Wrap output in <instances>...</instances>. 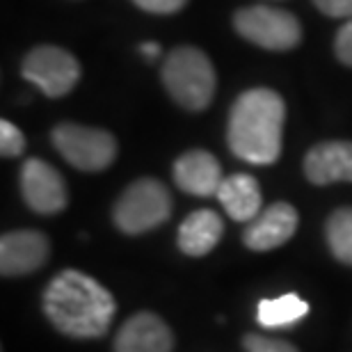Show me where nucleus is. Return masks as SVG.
Masks as SVG:
<instances>
[{"label": "nucleus", "instance_id": "13", "mask_svg": "<svg viewBox=\"0 0 352 352\" xmlns=\"http://www.w3.org/2000/svg\"><path fill=\"white\" fill-rule=\"evenodd\" d=\"M305 176L314 186L352 183V142L332 140L311 146L305 158Z\"/></svg>", "mask_w": 352, "mask_h": 352}, {"label": "nucleus", "instance_id": "12", "mask_svg": "<svg viewBox=\"0 0 352 352\" xmlns=\"http://www.w3.org/2000/svg\"><path fill=\"white\" fill-rule=\"evenodd\" d=\"M174 183L183 192L195 197H210L217 195L224 176L222 165L210 151L204 149H190L183 156L176 158L172 167Z\"/></svg>", "mask_w": 352, "mask_h": 352}, {"label": "nucleus", "instance_id": "10", "mask_svg": "<svg viewBox=\"0 0 352 352\" xmlns=\"http://www.w3.org/2000/svg\"><path fill=\"white\" fill-rule=\"evenodd\" d=\"M295 229H298V210L286 201H274L248 222L243 243L254 252H267L291 241Z\"/></svg>", "mask_w": 352, "mask_h": 352}, {"label": "nucleus", "instance_id": "5", "mask_svg": "<svg viewBox=\"0 0 352 352\" xmlns=\"http://www.w3.org/2000/svg\"><path fill=\"white\" fill-rule=\"evenodd\" d=\"M51 140L60 156L82 172H103L117 158V140L103 129L65 122L55 126Z\"/></svg>", "mask_w": 352, "mask_h": 352}, {"label": "nucleus", "instance_id": "15", "mask_svg": "<svg viewBox=\"0 0 352 352\" xmlns=\"http://www.w3.org/2000/svg\"><path fill=\"white\" fill-rule=\"evenodd\" d=\"M217 201L236 222H252L261 213V188L252 174H231L217 190Z\"/></svg>", "mask_w": 352, "mask_h": 352}, {"label": "nucleus", "instance_id": "6", "mask_svg": "<svg viewBox=\"0 0 352 352\" xmlns=\"http://www.w3.org/2000/svg\"><path fill=\"white\" fill-rule=\"evenodd\" d=\"M234 28L243 39L265 51H291L302 41V25L295 14L270 5H250L234 14Z\"/></svg>", "mask_w": 352, "mask_h": 352}, {"label": "nucleus", "instance_id": "1", "mask_svg": "<svg viewBox=\"0 0 352 352\" xmlns=\"http://www.w3.org/2000/svg\"><path fill=\"white\" fill-rule=\"evenodd\" d=\"M44 314L62 334L98 339L110 329L117 302L94 277L80 270H62L44 291Z\"/></svg>", "mask_w": 352, "mask_h": 352}, {"label": "nucleus", "instance_id": "19", "mask_svg": "<svg viewBox=\"0 0 352 352\" xmlns=\"http://www.w3.org/2000/svg\"><path fill=\"white\" fill-rule=\"evenodd\" d=\"M243 346L248 352H298L293 343L270 339V336H261V334H248L243 339Z\"/></svg>", "mask_w": 352, "mask_h": 352}, {"label": "nucleus", "instance_id": "22", "mask_svg": "<svg viewBox=\"0 0 352 352\" xmlns=\"http://www.w3.org/2000/svg\"><path fill=\"white\" fill-rule=\"evenodd\" d=\"M314 5L332 19H352V0H314Z\"/></svg>", "mask_w": 352, "mask_h": 352}, {"label": "nucleus", "instance_id": "7", "mask_svg": "<svg viewBox=\"0 0 352 352\" xmlns=\"http://www.w3.org/2000/svg\"><path fill=\"white\" fill-rule=\"evenodd\" d=\"M21 74L46 96H67L80 80V65L60 46H37L21 62Z\"/></svg>", "mask_w": 352, "mask_h": 352}, {"label": "nucleus", "instance_id": "8", "mask_svg": "<svg viewBox=\"0 0 352 352\" xmlns=\"http://www.w3.org/2000/svg\"><path fill=\"white\" fill-rule=\"evenodd\" d=\"M21 192L25 204L39 215H55L67 208L69 192L62 174L46 160L28 158L21 167Z\"/></svg>", "mask_w": 352, "mask_h": 352}, {"label": "nucleus", "instance_id": "11", "mask_svg": "<svg viewBox=\"0 0 352 352\" xmlns=\"http://www.w3.org/2000/svg\"><path fill=\"white\" fill-rule=\"evenodd\" d=\"M172 329L151 311L131 316L115 336V352H172Z\"/></svg>", "mask_w": 352, "mask_h": 352}, {"label": "nucleus", "instance_id": "3", "mask_svg": "<svg viewBox=\"0 0 352 352\" xmlns=\"http://www.w3.org/2000/svg\"><path fill=\"white\" fill-rule=\"evenodd\" d=\"M163 85L181 108L190 112L206 110L215 96V69L204 51L195 46H179L167 55L163 65Z\"/></svg>", "mask_w": 352, "mask_h": 352}, {"label": "nucleus", "instance_id": "16", "mask_svg": "<svg viewBox=\"0 0 352 352\" xmlns=\"http://www.w3.org/2000/svg\"><path fill=\"white\" fill-rule=\"evenodd\" d=\"M309 314V305L300 295L286 293L272 300H261L258 302V325L263 327H286L293 322L302 320Z\"/></svg>", "mask_w": 352, "mask_h": 352}, {"label": "nucleus", "instance_id": "18", "mask_svg": "<svg viewBox=\"0 0 352 352\" xmlns=\"http://www.w3.org/2000/svg\"><path fill=\"white\" fill-rule=\"evenodd\" d=\"M25 149V138L12 122H0V153L5 158H16Z\"/></svg>", "mask_w": 352, "mask_h": 352}, {"label": "nucleus", "instance_id": "4", "mask_svg": "<svg viewBox=\"0 0 352 352\" xmlns=\"http://www.w3.org/2000/svg\"><path fill=\"white\" fill-rule=\"evenodd\" d=\"M172 215V197L156 179H138L119 195L112 208V220L119 231L129 236L146 234L160 227Z\"/></svg>", "mask_w": 352, "mask_h": 352}, {"label": "nucleus", "instance_id": "17", "mask_svg": "<svg viewBox=\"0 0 352 352\" xmlns=\"http://www.w3.org/2000/svg\"><path fill=\"white\" fill-rule=\"evenodd\" d=\"M325 236L336 261L352 265V206L336 208L327 217Z\"/></svg>", "mask_w": 352, "mask_h": 352}, {"label": "nucleus", "instance_id": "14", "mask_svg": "<svg viewBox=\"0 0 352 352\" xmlns=\"http://www.w3.org/2000/svg\"><path fill=\"white\" fill-rule=\"evenodd\" d=\"M224 234L222 217L210 208H199L190 213L179 227V250L188 256H206Z\"/></svg>", "mask_w": 352, "mask_h": 352}, {"label": "nucleus", "instance_id": "20", "mask_svg": "<svg viewBox=\"0 0 352 352\" xmlns=\"http://www.w3.org/2000/svg\"><path fill=\"white\" fill-rule=\"evenodd\" d=\"M334 53L339 62L352 67V19H348L346 23L339 28L334 37Z\"/></svg>", "mask_w": 352, "mask_h": 352}, {"label": "nucleus", "instance_id": "21", "mask_svg": "<svg viewBox=\"0 0 352 352\" xmlns=\"http://www.w3.org/2000/svg\"><path fill=\"white\" fill-rule=\"evenodd\" d=\"M140 10L149 12V14H160V16H167V14L179 12L188 0H133Z\"/></svg>", "mask_w": 352, "mask_h": 352}, {"label": "nucleus", "instance_id": "23", "mask_svg": "<svg viewBox=\"0 0 352 352\" xmlns=\"http://www.w3.org/2000/svg\"><path fill=\"white\" fill-rule=\"evenodd\" d=\"M140 51H142V55L146 60H153V58H158V55H160V46L156 44V41H144V44L140 46Z\"/></svg>", "mask_w": 352, "mask_h": 352}, {"label": "nucleus", "instance_id": "9", "mask_svg": "<svg viewBox=\"0 0 352 352\" xmlns=\"http://www.w3.org/2000/svg\"><path fill=\"white\" fill-rule=\"evenodd\" d=\"M48 254H51V245L41 231H10L0 238V272L3 277L30 274L48 261Z\"/></svg>", "mask_w": 352, "mask_h": 352}, {"label": "nucleus", "instance_id": "2", "mask_svg": "<svg viewBox=\"0 0 352 352\" xmlns=\"http://www.w3.org/2000/svg\"><path fill=\"white\" fill-rule=\"evenodd\" d=\"M286 103L274 89L243 91L231 105L227 124L229 149L252 165H272L281 153Z\"/></svg>", "mask_w": 352, "mask_h": 352}]
</instances>
